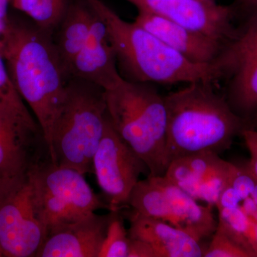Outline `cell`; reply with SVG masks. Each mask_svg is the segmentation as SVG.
<instances>
[{
  "label": "cell",
  "instance_id": "6da1fadb",
  "mask_svg": "<svg viewBox=\"0 0 257 257\" xmlns=\"http://www.w3.org/2000/svg\"><path fill=\"white\" fill-rule=\"evenodd\" d=\"M52 35L31 20L10 16L0 35V55L15 88L41 128L49 152L54 124L70 78Z\"/></svg>",
  "mask_w": 257,
  "mask_h": 257
},
{
  "label": "cell",
  "instance_id": "7402d4cb",
  "mask_svg": "<svg viewBox=\"0 0 257 257\" xmlns=\"http://www.w3.org/2000/svg\"><path fill=\"white\" fill-rule=\"evenodd\" d=\"M70 0H12L15 9L28 15L40 28L53 33Z\"/></svg>",
  "mask_w": 257,
  "mask_h": 257
},
{
  "label": "cell",
  "instance_id": "2e32d148",
  "mask_svg": "<svg viewBox=\"0 0 257 257\" xmlns=\"http://www.w3.org/2000/svg\"><path fill=\"white\" fill-rule=\"evenodd\" d=\"M150 177L165 192L172 213V225L201 243L211 238L217 227L213 207L199 204L164 176Z\"/></svg>",
  "mask_w": 257,
  "mask_h": 257
},
{
  "label": "cell",
  "instance_id": "30bf717a",
  "mask_svg": "<svg viewBox=\"0 0 257 257\" xmlns=\"http://www.w3.org/2000/svg\"><path fill=\"white\" fill-rule=\"evenodd\" d=\"M45 239L28 179L0 204V246L5 257L36 256Z\"/></svg>",
  "mask_w": 257,
  "mask_h": 257
},
{
  "label": "cell",
  "instance_id": "ffe728a7",
  "mask_svg": "<svg viewBox=\"0 0 257 257\" xmlns=\"http://www.w3.org/2000/svg\"><path fill=\"white\" fill-rule=\"evenodd\" d=\"M139 214L172 224V216L165 192L150 177L140 180L130 194L128 202Z\"/></svg>",
  "mask_w": 257,
  "mask_h": 257
},
{
  "label": "cell",
  "instance_id": "9a60e30c",
  "mask_svg": "<svg viewBox=\"0 0 257 257\" xmlns=\"http://www.w3.org/2000/svg\"><path fill=\"white\" fill-rule=\"evenodd\" d=\"M229 165L216 152H197L171 162L163 176L195 200L202 202L211 182L226 173Z\"/></svg>",
  "mask_w": 257,
  "mask_h": 257
},
{
  "label": "cell",
  "instance_id": "d6a6232c",
  "mask_svg": "<svg viewBox=\"0 0 257 257\" xmlns=\"http://www.w3.org/2000/svg\"><path fill=\"white\" fill-rule=\"evenodd\" d=\"M256 119H255V124H254V126H253V127L252 128H253V130H256L257 131V111H256Z\"/></svg>",
  "mask_w": 257,
  "mask_h": 257
},
{
  "label": "cell",
  "instance_id": "d6986e66",
  "mask_svg": "<svg viewBox=\"0 0 257 257\" xmlns=\"http://www.w3.org/2000/svg\"><path fill=\"white\" fill-rule=\"evenodd\" d=\"M230 106L243 119L257 111V52L246 59L231 75Z\"/></svg>",
  "mask_w": 257,
  "mask_h": 257
},
{
  "label": "cell",
  "instance_id": "ac0fdd59",
  "mask_svg": "<svg viewBox=\"0 0 257 257\" xmlns=\"http://www.w3.org/2000/svg\"><path fill=\"white\" fill-rule=\"evenodd\" d=\"M257 52V13L248 17L236 36L224 47L214 64L221 79L231 77L246 59Z\"/></svg>",
  "mask_w": 257,
  "mask_h": 257
},
{
  "label": "cell",
  "instance_id": "3957f363",
  "mask_svg": "<svg viewBox=\"0 0 257 257\" xmlns=\"http://www.w3.org/2000/svg\"><path fill=\"white\" fill-rule=\"evenodd\" d=\"M105 24L120 74L133 82L173 84L220 79L212 64L194 63L138 24L125 21L101 0H86Z\"/></svg>",
  "mask_w": 257,
  "mask_h": 257
},
{
  "label": "cell",
  "instance_id": "7c38bea8",
  "mask_svg": "<svg viewBox=\"0 0 257 257\" xmlns=\"http://www.w3.org/2000/svg\"><path fill=\"white\" fill-rule=\"evenodd\" d=\"M111 218L95 212L48 234L37 257H98Z\"/></svg>",
  "mask_w": 257,
  "mask_h": 257
},
{
  "label": "cell",
  "instance_id": "277c9868",
  "mask_svg": "<svg viewBox=\"0 0 257 257\" xmlns=\"http://www.w3.org/2000/svg\"><path fill=\"white\" fill-rule=\"evenodd\" d=\"M106 113L115 131L149 170L163 176L167 168V111L165 98L149 83L123 79L105 90Z\"/></svg>",
  "mask_w": 257,
  "mask_h": 257
},
{
  "label": "cell",
  "instance_id": "cb8c5ba5",
  "mask_svg": "<svg viewBox=\"0 0 257 257\" xmlns=\"http://www.w3.org/2000/svg\"><path fill=\"white\" fill-rule=\"evenodd\" d=\"M204 257H250L246 251L240 247L222 230L216 227L206 248Z\"/></svg>",
  "mask_w": 257,
  "mask_h": 257
},
{
  "label": "cell",
  "instance_id": "7a4b0ae2",
  "mask_svg": "<svg viewBox=\"0 0 257 257\" xmlns=\"http://www.w3.org/2000/svg\"><path fill=\"white\" fill-rule=\"evenodd\" d=\"M196 82L164 96L167 111V167L172 161L204 151L220 154L245 128V119L214 90Z\"/></svg>",
  "mask_w": 257,
  "mask_h": 257
},
{
  "label": "cell",
  "instance_id": "484cf974",
  "mask_svg": "<svg viewBox=\"0 0 257 257\" xmlns=\"http://www.w3.org/2000/svg\"><path fill=\"white\" fill-rule=\"evenodd\" d=\"M227 184L237 192L243 200L251 197L256 188L257 179L246 167L230 164Z\"/></svg>",
  "mask_w": 257,
  "mask_h": 257
},
{
  "label": "cell",
  "instance_id": "8fae6325",
  "mask_svg": "<svg viewBox=\"0 0 257 257\" xmlns=\"http://www.w3.org/2000/svg\"><path fill=\"white\" fill-rule=\"evenodd\" d=\"M69 74L104 90L112 89L124 79L105 24L96 13L87 41L69 66Z\"/></svg>",
  "mask_w": 257,
  "mask_h": 257
},
{
  "label": "cell",
  "instance_id": "5bb4252c",
  "mask_svg": "<svg viewBox=\"0 0 257 257\" xmlns=\"http://www.w3.org/2000/svg\"><path fill=\"white\" fill-rule=\"evenodd\" d=\"M128 219L130 238L150 243L156 257H204L207 247L173 225L133 210L128 213Z\"/></svg>",
  "mask_w": 257,
  "mask_h": 257
},
{
  "label": "cell",
  "instance_id": "e575fe53",
  "mask_svg": "<svg viewBox=\"0 0 257 257\" xmlns=\"http://www.w3.org/2000/svg\"><path fill=\"white\" fill-rule=\"evenodd\" d=\"M9 1H10V2H11V1H12V0H9Z\"/></svg>",
  "mask_w": 257,
  "mask_h": 257
},
{
  "label": "cell",
  "instance_id": "603a6c76",
  "mask_svg": "<svg viewBox=\"0 0 257 257\" xmlns=\"http://www.w3.org/2000/svg\"><path fill=\"white\" fill-rule=\"evenodd\" d=\"M130 237L119 211H111L105 237L98 257H127Z\"/></svg>",
  "mask_w": 257,
  "mask_h": 257
},
{
  "label": "cell",
  "instance_id": "5b68a950",
  "mask_svg": "<svg viewBox=\"0 0 257 257\" xmlns=\"http://www.w3.org/2000/svg\"><path fill=\"white\" fill-rule=\"evenodd\" d=\"M106 117L105 90L70 77L52 130V162L84 175L93 173V157L102 138Z\"/></svg>",
  "mask_w": 257,
  "mask_h": 257
},
{
  "label": "cell",
  "instance_id": "e0dca14e",
  "mask_svg": "<svg viewBox=\"0 0 257 257\" xmlns=\"http://www.w3.org/2000/svg\"><path fill=\"white\" fill-rule=\"evenodd\" d=\"M94 17L95 13L86 0H70L53 32L54 43L69 77V66L85 45Z\"/></svg>",
  "mask_w": 257,
  "mask_h": 257
},
{
  "label": "cell",
  "instance_id": "83f0119b",
  "mask_svg": "<svg viewBox=\"0 0 257 257\" xmlns=\"http://www.w3.org/2000/svg\"><path fill=\"white\" fill-rule=\"evenodd\" d=\"M241 202H242V199L239 197L237 192L229 184L226 183L219 195L216 204V207L217 209L237 207L241 205Z\"/></svg>",
  "mask_w": 257,
  "mask_h": 257
},
{
  "label": "cell",
  "instance_id": "9c48e42d",
  "mask_svg": "<svg viewBox=\"0 0 257 257\" xmlns=\"http://www.w3.org/2000/svg\"><path fill=\"white\" fill-rule=\"evenodd\" d=\"M138 12L157 15L182 26L201 32L227 45L237 33L233 24L232 6L215 0H125Z\"/></svg>",
  "mask_w": 257,
  "mask_h": 257
},
{
  "label": "cell",
  "instance_id": "f1b7e54d",
  "mask_svg": "<svg viewBox=\"0 0 257 257\" xmlns=\"http://www.w3.org/2000/svg\"><path fill=\"white\" fill-rule=\"evenodd\" d=\"M127 257H156V254L151 245L147 241L130 238Z\"/></svg>",
  "mask_w": 257,
  "mask_h": 257
},
{
  "label": "cell",
  "instance_id": "8992f818",
  "mask_svg": "<svg viewBox=\"0 0 257 257\" xmlns=\"http://www.w3.org/2000/svg\"><path fill=\"white\" fill-rule=\"evenodd\" d=\"M32 203L47 236L54 230L108 208L91 188L84 175L53 163L50 158L30 171Z\"/></svg>",
  "mask_w": 257,
  "mask_h": 257
},
{
  "label": "cell",
  "instance_id": "1f68e13d",
  "mask_svg": "<svg viewBox=\"0 0 257 257\" xmlns=\"http://www.w3.org/2000/svg\"><path fill=\"white\" fill-rule=\"evenodd\" d=\"M9 0H0V35L3 32L8 20V8Z\"/></svg>",
  "mask_w": 257,
  "mask_h": 257
},
{
  "label": "cell",
  "instance_id": "d4e9b609",
  "mask_svg": "<svg viewBox=\"0 0 257 257\" xmlns=\"http://www.w3.org/2000/svg\"><path fill=\"white\" fill-rule=\"evenodd\" d=\"M0 103L23 112H31L15 88L3 56L0 55Z\"/></svg>",
  "mask_w": 257,
  "mask_h": 257
},
{
  "label": "cell",
  "instance_id": "4316f807",
  "mask_svg": "<svg viewBox=\"0 0 257 257\" xmlns=\"http://www.w3.org/2000/svg\"><path fill=\"white\" fill-rule=\"evenodd\" d=\"M241 135L250 155L249 161L245 167L257 179V131L246 127L243 130Z\"/></svg>",
  "mask_w": 257,
  "mask_h": 257
},
{
  "label": "cell",
  "instance_id": "44dd1931",
  "mask_svg": "<svg viewBox=\"0 0 257 257\" xmlns=\"http://www.w3.org/2000/svg\"><path fill=\"white\" fill-rule=\"evenodd\" d=\"M217 227L249 254L257 257L252 222L241 206L218 209Z\"/></svg>",
  "mask_w": 257,
  "mask_h": 257
},
{
  "label": "cell",
  "instance_id": "4fadbf2b",
  "mask_svg": "<svg viewBox=\"0 0 257 257\" xmlns=\"http://www.w3.org/2000/svg\"><path fill=\"white\" fill-rule=\"evenodd\" d=\"M135 22L194 63L214 64L225 47L212 37L157 15L138 12Z\"/></svg>",
  "mask_w": 257,
  "mask_h": 257
},
{
  "label": "cell",
  "instance_id": "836d02e7",
  "mask_svg": "<svg viewBox=\"0 0 257 257\" xmlns=\"http://www.w3.org/2000/svg\"><path fill=\"white\" fill-rule=\"evenodd\" d=\"M5 256L4 252H3V248L0 246V257Z\"/></svg>",
  "mask_w": 257,
  "mask_h": 257
},
{
  "label": "cell",
  "instance_id": "52a82bcc",
  "mask_svg": "<svg viewBox=\"0 0 257 257\" xmlns=\"http://www.w3.org/2000/svg\"><path fill=\"white\" fill-rule=\"evenodd\" d=\"M49 158L48 147L32 113L0 103V204L28 181L35 165Z\"/></svg>",
  "mask_w": 257,
  "mask_h": 257
},
{
  "label": "cell",
  "instance_id": "ba28073f",
  "mask_svg": "<svg viewBox=\"0 0 257 257\" xmlns=\"http://www.w3.org/2000/svg\"><path fill=\"white\" fill-rule=\"evenodd\" d=\"M92 169L110 211L127 207L140 176L145 173L149 176L145 162L120 138L108 116L102 138L93 157Z\"/></svg>",
  "mask_w": 257,
  "mask_h": 257
},
{
  "label": "cell",
  "instance_id": "f546056e",
  "mask_svg": "<svg viewBox=\"0 0 257 257\" xmlns=\"http://www.w3.org/2000/svg\"><path fill=\"white\" fill-rule=\"evenodd\" d=\"M241 206L243 211L246 213V215L252 222L253 233H254L255 251L257 256V205L251 198H247L243 200Z\"/></svg>",
  "mask_w": 257,
  "mask_h": 257
},
{
  "label": "cell",
  "instance_id": "4dcf8cb0",
  "mask_svg": "<svg viewBox=\"0 0 257 257\" xmlns=\"http://www.w3.org/2000/svg\"><path fill=\"white\" fill-rule=\"evenodd\" d=\"M231 6L236 15L241 13L248 17L257 13V0H235Z\"/></svg>",
  "mask_w": 257,
  "mask_h": 257
}]
</instances>
